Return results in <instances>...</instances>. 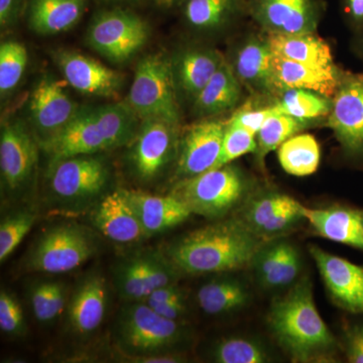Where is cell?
Instances as JSON below:
<instances>
[{
	"label": "cell",
	"mask_w": 363,
	"mask_h": 363,
	"mask_svg": "<svg viewBox=\"0 0 363 363\" xmlns=\"http://www.w3.org/2000/svg\"><path fill=\"white\" fill-rule=\"evenodd\" d=\"M184 16L198 32H217L247 9L245 0H184Z\"/></svg>",
	"instance_id": "cell-29"
},
{
	"label": "cell",
	"mask_w": 363,
	"mask_h": 363,
	"mask_svg": "<svg viewBox=\"0 0 363 363\" xmlns=\"http://www.w3.org/2000/svg\"><path fill=\"white\" fill-rule=\"evenodd\" d=\"M274 112H276V109L274 108L272 104L264 107H264L255 108L248 104L241 106L238 111H234L228 123L240 125L257 135L264 121Z\"/></svg>",
	"instance_id": "cell-42"
},
{
	"label": "cell",
	"mask_w": 363,
	"mask_h": 363,
	"mask_svg": "<svg viewBox=\"0 0 363 363\" xmlns=\"http://www.w3.org/2000/svg\"><path fill=\"white\" fill-rule=\"evenodd\" d=\"M224 61L223 55L211 48L193 47L182 50L171 59L179 95L194 101Z\"/></svg>",
	"instance_id": "cell-21"
},
{
	"label": "cell",
	"mask_w": 363,
	"mask_h": 363,
	"mask_svg": "<svg viewBox=\"0 0 363 363\" xmlns=\"http://www.w3.org/2000/svg\"><path fill=\"white\" fill-rule=\"evenodd\" d=\"M225 128L226 123L204 119L184 130L177 155L176 175L181 181L213 168L220 155Z\"/></svg>",
	"instance_id": "cell-14"
},
{
	"label": "cell",
	"mask_w": 363,
	"mask_h": 363,
	"mask_svg": "<svg viewBox=\"0 0 363 363\" xmlns=\"http://www.w3.org/2000/svg\"><path fill=\"white\" fill-rule=\"evenodd\" d=\"M150 308H152L162 317L171 320H179L187 312L185 300L169 301V302L155 305Z\"/></svg>",
	"instance_id": "cell-48"
},
{
	"label": "cell",
	"mask_w": 363,
	"mask_h": 363,
	"mask_svg": "<svg viewBox=\"0 0 363 363\" xmlns=\"http://www.w3.org/2000/svg\"><path fill=\"white\" fill-rule=\"evenodd\" d=\"M107 306V286L98 274L88 277L79 285L69 306V321L81 335L92 333L104 321Z\"/></svg>",
	"instance_id": "cell-25"
},
{
	"label": "cell",
	"mask_w": 363,
	"mask_h": 363,
	"mask_svg": "<svg viewBox=\"0 0 363 363\" xmlns=\"http://www.w3.org/2000/svg\"><path fill=\"white\" fill-rule=\"evenodd\" d=\"M97 250L93 233L78 224L67 223L45 231L28 255V269L64 274L82 266Z\"/></svg>",
	"instance_id": "cell-6"
},
{
	"label": "cell",
	"mask_w": 363,
	"mask_h": 363,
	"mask_svg": "<svg viewBox=\"0 0 363 363\" xmlns=\"http://www.w3.org/2000/svg\"><path fill=\"white\" fill-rule=\"evenodd\" d=\"M257 147L255 133L227 121L220 155L211 169L230 164L231 162L245 155L252 154V152L255 154Z\"/></svg>",
	"instance_id": "cell-39"
},
{
	"label": "cell",
	"mask_w": 363,
	"mask_h": 363,
	"mask_svg": "<svg viewBox=\"0 0 363 363\" xmlns=\"http://www.w3.org/2000/svg\"><path fill=\"white\" fill-rule=\"evenodd\" d=\"M96 111L109 149L133 143L142 121L130 105L126 102L99 105Z\"/></svg>",
	"instance_id": "cell-33"
},
{
	"label": "cell",
	"mask_w": 363,
	"mask_h": 363,
	"mask_svg": "<svg viewBox=\"0 0 363 363\" xmlns=\"http://www.w3.org/2000/svg\"><path fill=\"white\" fill-rule=\"evenodd\" d=\"M126 104L140 121L160 118L180 123L179 92L171 58L159 52L147 55L140 61Z\"/></svg>",
	"instance_id": "cell-4"
},
{
	"label": "cell",
	"mask_w": 363,
	"mask_h": 363,
	"mask_svg": "<svg viewBox=\"0 0 363 363\" xmlns=\"http://www.w3.org/2000/svg\"><path fill=\"white\" fill-rule=\"evenodd\" d=\"M308 124L286 114L277 111L272 113L257 133V147L255 152L257 159L264 162L269 152L278 150L286 140L304 130Z\"/></svg>",
	"instance_id": "cell-35"
},
{
	"label": "cell",
	"mask_w": 363,
	"mask_h": 363,
	"mask_svg": "<svg viewBox=\"0 0 363 363\" xmlns=\"http://www.w3.org/2000/svg\"><path fill=\"white\" fill-rule=\"evenodd\" d=\"M149 37V25L140 16L113 9L95 16L86 33V42L105 58L123 63L138 54Z\"/></svg>",
	"instance_id": "cell-7"
},
{
	"label": "cell",
	"mask_w": 363,
	"mask_h": 363,
	"mask_svg": "<svg viewBox=\"0 0 363 363\" xmlns=\"http://www.w3.org/2000/svg\"><path fill=\"white\" fill-rule=\"evenodd\" d=\"M52 281H44L33 286L30 293V304L35 317L40 322L52 321L51 312Z\"/></svg>",
	"instance_id": "cell-43"
},
{
	"label": "cell",
	"mask_w": 363,
	"mask_h": 363,
	"mask_svg": "<svg viewBox=\"0 0 363 363\" xmlns=\"http://www.w3.org/2000/svg\"><path fill=\"white\" fill-rule=\"evenodd\" d=\"M54 59L67 84L82 94L114 97L123 86L121 73L85 55L60 50Z\"/></svg>",
	"instance_id": "cell-18"
},
{
	"label": "cell",
	"mask_w": 363,
	"mask_h": 363,
	"mask_svg": "<svg viewBox=\"0 0 363 363\" xmlns=\"http://www.w3.org/2000/svg\"><path fill=\"white\" fill-rule=\"evenodd\" d=\"M355 48H357L358 54L363 58V30L359 32V35H358L357 42H355Z\"/></svg>",
	"instance_id": "cell-51"
},
{
	"label": "cell",
	"mask_w": 363,
	"mask_h": 363,
	"mask_svg": "<svg viewBox=\"0 0 363 363\" xmlns=\"http://www.w3.org/2000/svg\"><path fill=\"white\" fill-rule=\"evenodd\" d=\"M267 323L294 362H319L335 352L337 342L318 312L308 278L272 302Z\"/></svg>",
	"instance_id": "cell-2"
},
{
	"label": "cell",
	"mask_w": 363,
	"mask_h": 363,
	"mask_svg": "<svg viewBox=\"0 0 363 363\" xmlns=\"http://www.w3.org/2000/svg\"><path fill=\"white\" fill-rule=\"evenodd\" d=\"M106 1H136V0H106Z\"/></svg>",
	"instance_id": "cell-52"
},
{
	"label": "cell",
	"mask_w": 363,
	"mask_h": 363,
	"mask_svg": "<svg viewBox=\"0 0 363 363\" xmlns=\"http://www.w3.org/2000/svg\"><path fill=\"white\" fill-rule=\"evenodd\" d=\"M152 253L133 255L117 267L114 283L121 297L128 302L145 301L152 292L150 284Z\"/></svg>",
	"instance_id": "cell-31"
},
{
	"label": "cell",
	"mask_w": 363,
	"mask_h": 363,
	"mask_svg": "<svg viewBox=\"0 0 363 363\" xmlns=\"http://www.w3.org/2000/svg\"><path fill=\"white\" fill-rule=\"evenodd\" d=\"M42 149L49 155L51 162L111 150L98 119L96 106L80 107L68 125Z\"/></svg>",
	"instance_id": "cell-17"
},
{
	"label": "cell",
	"mask_w": 363,
	"mask_h": 363,
	"mask_svg": "<svg viewBox=\"0 0 363 363\" xmlns=\"http://www.w3.org/2000/svg\"><path fill=\"white\" fill-rule=\"evenodd\" d=\"M126 195L147 236L164 233L192 215L187 205L173 194L156 196L126 191Z\"/></svg>",
	"instance_id": "cell-24"
},
{
	"label": "cell",
	"mask_w": 363,
	"mask_h": 363,
	"mask_svg": "<svg viewBox=\"0 0 363 363\" xmlns=\"http://www.w3.org/2000/svg\"><path fill=\"white\" fill-rule=\"evenodd\" d=\"M310 253L333 302L345 311L363 314V267L315 245Z\"/></svg>",
	"instance_id": "cell-16"
},
{
	"label": "cell",
	"mask_w": 363,
	"mask_h": 363,
	"mask_svg": "<svg viewBox=\"0 0 363 363\" xmlns=\"http://www.w3.org/2000/svg\"><path fill=\"white\" fill-rule=\"evenodd\" d=\"M272 58L274 54L264 35L243 42L229 63L243 87L255 94L272 95Z\"/></svg>",
	"instance_id": "cell-23"
},
{
	"label": "cell",
	"mask_w": 363,
	"mask_h": 363,
	"mask_svg": "<svg viewBox=\"0 0 363 363\" xmlns=\"http://www.w3.org/2000/svg\"><path fill=\"white\" fill-rule=\"evenodd\" d=\"M345 20L351 28L359 33L363 30V0H341Z\"/></svg>",
	"instance_id": "cell-46"
},
{
	"label": "cell",
	"mask_w": 363,
	"mask_h": 363,
	"mask_svg": "<svg viewBox=\"0 0 363 363\" xmlns=\"http://www.w3.org/2000/svg\"><path fill=\"white\" fill-rule=\"evenodd\" d=\"M272 54L296 63L317 67L335 66L330 47L315 33H267Z\"/></svg>",
	"instance_id": "cell-28"
},
{
	"label": "cell",
	"mask_w": 363,
	"mask_h": 363,
	"mask_svg": "<svg viewBox=\"0 0 363 363\" xmlns=\"http://www.w3.org/2000/svg\"><path fill=\"white\" fill-rule=\"evenodd\" d=\"M332 100L329 128L346 155L363 159V74L346 73Z\"/></svg>",
	"instance_id": "cell-12"
},
{
	"label": "cell",
	"mask_w": 363,
	"mask_h": 363,
	"mask_svg": "<svg viewBox=\"0 0 363 363\" xmlns=\"http://www.w3.org/2000/svg\"><path fill=\"white\" fill-rule=\"evenodd\" d=\"M276 97L272 106L277 112L308 123L320 117L328 116L333 104L332 98L304 89L285 90Z\"/></svg>",
	"instance_id": "cell-34"
},
{
	"label": "cell",
	"mask_w": 363,
	"mask_h": 363,
	"mask_svg": "<svg viewBox=\"0 0 363 363\" xmlns=\"http://www.w3.org/2000/svg\"><path fill=\"white\" fill-rule=\"evenodd\" d=\"M25 318L16 297L2 290L0 293V329L9 335H21L25 331Z\"/></svg>",
	"instance_id": "cell-41"
},
{
	"label": "cell",
	"mask_w": 363,
	"mask_h": 363,
	"mask_svg": "<svg viewBox=\"0 0 363 363\" xmlns=\"http://www.w3.org/2000/svg\"><path fill=\"white\" fill-rule=\"evenodd\" d=\"M116 338L121 350L131 359L171 353L186 338L178 320L157 314L143 301L123 306L117 320Z\"/></svg>",
	"instance_id": "cell-3"
},
{
	"label": "cell",
	"mask_w": 363,
	"mask_h": 363,
	"mask_svg": "<svg viewBox=\"0 0 363 363\" xmlns=\"http://www.w3.org/2000/svg\"><path fill=\"white\" fill-rule=\"evenodd\" d=\"M80 106L66 92L64 83L44 76L33 88L28 104L30 123L40 147L54 140L76 116Z\"/></svg>",
	"instance_id": "cell-9"
},
{
	"label": "cell",
	"mask_w": 363,
	"mask_h": 363,
	"mask_svg": "<svg viewBox=\"0 0 363 363\" xmlns=\"http://www.w3.org/2000/svg\"><path fill=\"white\" fill-rule=\"evenodd\" d=\"M293 245L279 241L271 245H264L255 255V264L257 279L262 286L269 289H281L286 259Z\"/></svg>",
	"instance_id": "cell-36"
},
{
	"label": "cell",
	"mask_w": 363,
	"mask_h": 363,
	"mask_svg": "<svg viewBox=\"0 0 363 363\" xmlns=\"http://www.w3.org/2000/svg\"><path fill=\"white\" fill-rule=\"evenodd\" d=\"M305 221L326 240L363 250L362 211L345 206L308 208L303 205Z\"/></svg>",
	"instance_id": "cell-22"
},
{
	"label": "cell",
	"mask_w": 363,
	"mask_h": 363,
	"mask_svg": "<svg viewBox=\"0 0 363 363\" xmlns=\"http://www.w3.org/2000/svg\"><path fill=\"white\" fill-rule=\"evenodd\" d=\"M35 213L20 211L6 217L0 224V260H4L14 252L18 245L30 233L35 224Z\"/></svg>",
	"instance_id": "cell-40"
},
{
	"label": "cell",
	"mask_w": 363,
	"mask_h": 363,
	"mask_svg": "<svg viewBox=\"0 0 363 363\" xmlns=\"http://www.w3.org/2000/svg\"><path fill=\"white\" fill-rule=\"evenodd\" d=\"M278 157L286 173L306 177L312 175L319 168L321 150L314 136L303 133L286 140L278 149Z\"/></svg>",
	"instance_id": "cell-32"
},
{
	"label": "cell",
	"mask_w": 363,
	"mask_h": 363,
	"mask_svg": "<svg viewBox=\"0 0 363 363\" xmlns=\"http://www.w3.org/2000/svg\"><path fill=\"white\" fill-rule=\"evenodd\" d=\"M247 11L267 33H315L321 16L318 0H245Z\"/></svg>",
	"instance_id": "cell-13"
},
{
	"label": "cell",
	"mask_w": 363,
	"mask_h": 363,
	"mask_svg": "<svg viewBox=\"0 0 363 363\" xmlns=\"http://www.w3.org/2000/svg\"><path fill=\"white\" fill-rule=\"evenodd\" d=\"M108 178L106 162L95 155L67 157L50 164V187L64 201H83L96 197Z\"/></svg>",
	"instance_id": "cell-10"
},
{
	"label": "cell",
	"mask_w": 363,
	"mask_h": 363,
	"mask_svg": "<svg viewBox=\"0 0 363 363\" xmlns=\"http://www.w3.org/2000/svg\"><path fill=\"white\" fill-rule=\"evenodd\" d=\"M157 6L162 9H169L175 7L184 2V0H155Z\"/></svg>",
	"instance_id": "cell-50"
},
{
	"label": "cell",
	"mask_w": 363,
	"mask_h": 363,
	"mask_svg": "<svg viewBox=\"0 0 363 363\" xmlns=\"http://www.w3.org/2000/svg\"><path fill=\"white\" fill-rule=\"evenodd\" d=\"M362 225H363V212H362Z\"/></svg>",
	"instance_id": "cell-53"
},
{
	"label": "cell",
	"mask_w": 363,
	"mask_h": 363,
	"mask_svg": "<svg viewBox=\"0 0 363 363\" xmlns=\"http://www.w3.org/2000/svg\"><path fill=\"white\" fill-rule=\"evenodd\" d=\"M28 55L25 45L16 40H6L0 45V93L7 96L18 85L28 66Z\"/></svg>",
	"instance_id": "cell-37"
},
{
	"label": "cell",
	"mask_w": 363,
	"mask_h": 363,
	"mask_svg": "<svg viewBox=\"0 0 363 363\" xmlns=\"http://www.w3.org/2000/svg\"><path fill=\"white\" fill-rule=\"evenodd\" d=\"M173 300H185L183 291L177 286V284L157 289L143 302L152 307V306Z\"/></svg>",
	"instance_id": "cell-47"
},
{
	"label": "cell",
	"mask_w": 363,
	"mask_h": 363,
	"mask_svg": "<svg viewBox=\"0 0 363 363\" xmlns=\"http://www.w3.org/2000/svg\"><path fill=\"white\" fill-rule=\"evenodd\" d=\"M23 9L25 0H0V26L2 30L16 26Z\"/></svg>",
	"instance_id": "cell-45"
},
{
	"label": "cell",
	"mask_w": 363,
	"mask_h": 363,
	"mask_svg": "<svg viewBox=\"0 0 363 363\" xmlns=\"http://www.w3.org/2000/svg\"><path fill=\"white\" fill-rule=\"evenodd\" d=\"M250 298L247 286L233 278L208 281L197 293L200 308L209 315H221L236 311L247 304Z\"/></svg>",
	"instance_id": "cell-30"
},
{
	"label": "cell",
	"mask_w": 363,
	"mask_h": 363,
	"mask_svg": "<svg viewBox=\"0 0 363 363\" xmlns=\"http://www.w3.org/2000/svg\"><path fill=\"white\" fill-rule=\"evenodd\" d=\"M303 204L291 196L267 192L245 202L240 219L250 230L262 240L281 235L305 220Z\"/></svg>",
	"instance_id": "cell-15"
},
{
	"label": "cell",
	"mask_w": 363,
	"mask_h": 363,
	"mask_svg": "<svg viewBox=\"0 0 363 363\" xmlns=\"http://www.w3.org/2000/svg\"><path fill=\"white\" fill-rule=\"evenodd\" d=\"M242 87L230 63L225 60L192 102L193 111L200 117H212L233 111L240 104Z\"/></svg>",
	"instance_id": "cell-27"
},
{
	"label": "cell",
	"mask_w": 363,
	"mask_h": 363,
	"mask_svg": "<svg viewBox=\"0 0 363 363\" xmlns=\"http://www.w3.org/2000/svg\"><path fill=\"white\" fill-rule=\"evenodd\" d=\"M346 73L337 66L317 67L274 56L272 64V95L289 89H304L329 98L335 96Z\"/></svg>",
	"instance_id": "cell-19"
},
{
	"label": "cell",
	"mask_w": 363,
	"mask_h": 363,
	"mask_svg": "<svg viewBox=\"0 0 363 363\" xmlns=\"http://www.w3.org/2000/svg\"><path fill=\"white\" fill-rule=\"evenodd\" d=\"M264 245L240 219H228L186 234L166 255L183 274H216L250 266Z\"/></svg>",
	"instance_id": "cell-1"
},
{
	"label": "cell",
	"mask_w": 363,
	"mask_h": 363,
	"mask_svg": "<svg viewBox=\"0 0 363 363\" xmlns=\"http://www.w3.org/2000/svg\"><path fill=\"white\" fill-rule=\"evenodd\" d=\"M92 223L104 236L116 242H136L149 238L125 190L114 191L105 196L93 212Z\"/></svg>",
	"instance_id": "cell-20"
},
{
	"label": "cell",
	"mask_w": 363,
	"mask_h": 363,
	"mask_svg": "<svg viewBox=\"0 0 363 363\" xmlns=\"http://www.w3.org/2000/svg\"><path fill=\"white\" fill-rule=\"evenodd\" d=\"M85 9L86 0H28V25L38 35H58L77 25Z\"/></svg>",
	"instance_id": "cell-26"
},
{
	"label": "cell",
	"mask_w": 363,
	"mask_h": 363,
	"mask_svg": "<svg viewBox=\"0 0 363 363\" xmlns=\"http://www.w3.org/2000/svg\"><path fill=\"white\" fill-rule=\"evenodd\" d=\"M213 359L218 363H264L269 360L264 346L252 339H222L213 350Z\"/></svg>",
	"instance_id": "cell-38"
},
{
	"label": "cell",
	"mask_w": 363,
	"mask_h": 363,
	"mask_svg": "<svg viewBox=\"0 0 363 363\" xmlns=\"http://www.w3.org/2000/svg\"><path fill=\"white\" fill-rule=\"evenodd\" d=\"M40 147L33 131L21 121H7L0 135V173L2 186L20 192L30 183L38 162Z\"/></svg>",
	"instance_id": "cell-11"
},
{
	"label": "cell",
	"mask_w": 363,
	"mask_h": 363,
	"mask_svg": "<svg viewBox=\"0 0 363 363\" xmlns=\"http://www.w3.org/2000/svg\"><path fill=\"white\" fill-rule=\"evenodd\" d=\"M247 190V179L242 172L227 164L182 180L172 194L185 203L192 214L214 219L238 206Z\"/></svg>",
	"instance_id": "cell-5"
},
{
	"label": "cell",
	"mask_w": 363,
	"mask_h": 363,
	"mask_svg": "<svg viewBox=\"0 0 363 363\" xmlns=\"http://www.w3.org/2000/svg\"><path fill=\"white\" fill-rule=\"evenodd\" d=\"M133 362L143 363H178L183 362V357L172 353L150 355V357L133 358Z\"/></svg>",
	"instance_id": "cell-49"
},
{
	"label": "cell",
	"mask_w": 363,
	"mask_h": 363,
	"mask_svg": "<svg viewBox=\"0 0 363 363\" xmlns=\"http://www.w3.org/2000/svg\"><path fill=\"white\" fill-rule=\"evenodd\" d=\"M179 124L160 118L140 121L131 143L130 159L135 175L143 181L156 179L178 155Z\"/></svg>",
	"instance_id": "cell-8"
},
{
	"label": "cell",
	"mask_w": 363,
	"mask_h": 363,
	"mask_svg": "<svg viewBox=\"0 0 363 363\" xmlns=\"http://www.w3.org/2000/svg\"><path fill=\"white\" fill-rule=\"evenodd\" d=\"M346 355L350 362L363 363V325H354L348 329Z\"/></svg>",
	"instance_id": "cell-44"
}]
</instances>
